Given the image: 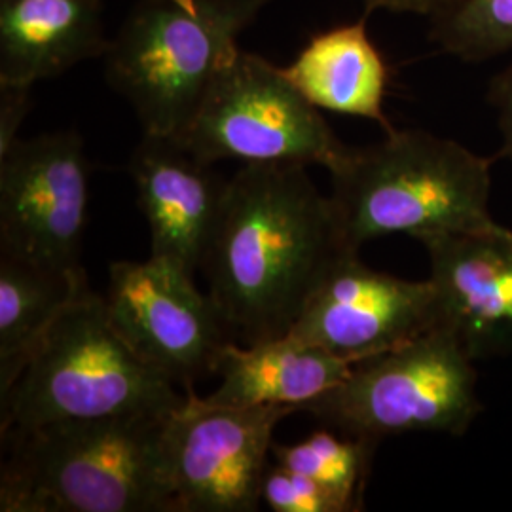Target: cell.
Listing matches in <instances>:
<instances>
[{
    "mask_svg": "<svg viewBox=\"0 0 512 512\" xmlns=\"http://www.w3.org/2000/svg\"><path fill=\"white\" fill-rule=\"evenodd\" d=\"M308 165L243 164L228 179L202 270L226 330L245 346L287 336L332 260L344 253Z\"/></svg>",
    "mask_w": 512,
    "mask_h": 512,
    "instance_id": "obj_1",
    "label": "cell"
},
{
    "mask_svg": "<svg viewBox=\"0 0 512 512\" xmlns=\"http://www.w3.org/2000/svg\"><path fill=\"white\" fill-rule=\"evenodd\" d=\"M492 164L454 139L393 129L376 145L349 148L330 173L338 238L359 253L372 239L463 234L495 226Z\"/></svg>",
    "mask_w": 512,
    "mask_h": 512,
    "instance_id": "obj_2",
    "label": "cell"
},
{
    "mask_svg": "<svg viewBox=\"0 0 512 512\" xmlns=\"http://www.w3.org/2000/svg\"><path fill=\"white\" fill-rule=\"evenodd\" d=\"M167 414L61 421L6 433L2 512H173Z\"/></svg>",
    "mask_w": 512,
    "mask_h": 512,
    "instance_id": "obj_3",
    "label": "cell"
},
{
    "mask_svg": "<svg viewBox=\"0 0 512 512\" xmlns=\"http://www.w3.org/2000/svg\"><path fill=\"white\" fill-rule=\"evenodd\" d=\"M165 372L141 357L90 285L57 317L18 382L0 395V435L61 421L97 420L181 408Z\"/></svg>",
    "mask_w": 512,
    "mask_h": 512,
    "instance_id": "obj_4",
    "label": "cell"
},
{
    "mask_svg": "<svg viewBox=\"0 0 512 512\" xmlns=\"http://www.w3.org/2000/svg\"><path fill=\"white\" fill-rule=\"evenodd\" d=\"M274 0H137L103 69L143 133L177 137L238 40Z\"/></svg>",
    "mask_w": 512,
    "mask_h": 512,
    "instance_id": "obj_5",
    "label": "cell"
},
{
    "mask_svg": "<svg viewBox=\"0 0 512 512\" xmlns=\"http://www.w3.org/2000/svg\"><path fill=\"white\" fill-rule=\"evenodd\" d=\"M475 363L450 330L435 327L359 361L300 412L372 442L408 433L463 437L484 412Z\"/></svg>",
    "mask_w": 512,
    "mask_h": 512,
    "instance_id": "obj_6",
    "label": "cell"
},
{
    "mask_svg": "<svg viewBox=\"0 0 512 512\" xmlns=\"http://www.w3.org/2000/svg\"><path fill=\"white\" fill-rule=\"evenodd\" d=\"M203 164L321 165L332 171L349 148L272 61L236 48L175 137Z\"/></svg>",
    "mask_w": 512,
    "mask_h": 512,
    "instance_id": "obj_7",
    "label": "cell"
},
{
    "mask_svg": "<svg viewBox=\"0 0 512 512\" xmlns=\"http://www.w3.org/2000/svg\"><path fill=\"white\" fill-rule=\"evenodd\" d=\"M291 406H215L194 391L165 425L173 512H255L274 429Z\"/></svg>",
    "mask_w": 512,
    "mask_h": 512,
    "instance_id": "obj_8",
    "label": "cell"
},
{
    "mask_svg": "<svg viewBox=\"0 0 512 512\" xmlns=\"http://www.w3.org/2000/svg\"><path fill=\"white\" fill-rule=\"evenodd\" d=\"M90 171L76 131L19 137L0 154V255L54 270L80 268Z\"/></svg>",
    "mask_w": 512,
    "mask_h": 512,
    "instance_id": "obj_9",
    "label": "cell"
},
{
    "mask_svg": "<svg viewBox=\"0 0 512 512\" xmlns=\"http://www.w3.org/2000/svg\"><path fill=\"white\" fill-rule=\"evenodd\" d=\"M105 300L133 349L186 391L196 378L215 372L230 342L219 311L209 294L198 291L194 275L160 258L112 262Z\"/></svg>",
    "mask_w": 512,
    "mask_h": 512,
    "instance_id": "obj_10",
    "label": "cell"
},
{
    "mask_svg": "<svg viewBox=\"0 0 512 512\" xmlns=\"http://www.w3.org/2000/svg\"><path fill=\"white\" fill-rule=\"evenodd\" d=\"M435 327L437 294L429 277L384 274L363 264L359 253L344 251L317 281L289 334L363 361Z\"/></svg>",
    "mask_w": 512,
    "mask_h": 512,
    "instance_id": "obj_11",
    "label": "cell"
},
{
    "mask_svg": "<svg viewBox=\"0 0 512 512\" xmlns=\"http://www.w3.org/2000/svg\"><path fill=\"white\" fill-rule=\"evenodd\" d=\"M429 256L439 327L473 361L512 355V230L499 222L416 239Z\"/></svg>",
    "mask_w": 512,
    "mask_h": 512,
    "instance_id": "obj_12",
    "label": "cell"
},
{
    "mask_svg": "<svg viewBox=\"0 0 512 512\" xmlns=\"http://www.w3.org/2000/svg\"><path fill=\"white\" fill-rule=\"evenodd\" d=\"M128 171L150 228V256L188 274L202 270L228 181L175 137L152 133L133 148Z\"/></svg>",
    "mask_w": 512,
    "mask_h": 512,
    "instance_id": "obj_13",
    "label": "cell"
},
{
    "mask_svg": "<svg viewBox=\"0 0 512 512\" xmlns=\"http://www.w3.org/2000/svg\"><path fill=\"white\" fill-rule=\"evenodd\" d=\"M103 0H0V82L35 86L103 59Z\"/></svg>",
    "mask_w": 512,
    "mask_h": 512,
    "instance_id": "obj_14",
    "label": "cell"
},
{
    "mask_svg": "<svg viewBox=\"0 0 512 512\" xmlns=\"http://www.w3.org/2000/svg\"><path fill=\"white\" fill-rule=\"evenodd\" d=\"M357 363L291 334L245 348L228 342L215 368L220 385L202 399L215 406H291L300 412L342 384Z\"/></svg>",
    "mask_w": 512,
    "mask_h": 512,
    "instance_id": "obj_15",
    "label": "cell"
},
{
    "mask_svg": "<svg viewBox=\"0 0 512 512\" xmlns=\"http://www.w3.org/2000/svg\"><path fill=\"white\" fill-rule=\"evenodd\" d=\"M363 18L311 35L281 73L315 109L365 118L385 133L393 124L385 114L389 67L368 37Z\"/></svg>",
    "mask_w": 512,
    "mask_h": 512,
    "instance_id": "obj_16",
    "label": "cell"
},
{
    "mask_svg": "<svg viewBox=\"0 0 512 512\" xmlns=\"http://www.w3.org/2000/svg\"><path fill=\"white\" fill-rule=\"evenodd\" d=\"M88 285L82 266L54 270L0 255V395L18 382L57 317Z\"/></svg>",
    "mask_w": 512,
    "mask_h": 512,
    "instance_id": "obj_17",
    "label": "cell"
},
{
    "mask_svg": "<svg viewBox=\"0 0 512 512\" xmlns=\"http://www.w3.org/2000/svg\"><path fill=\"white\" fill-rule=\"evenodd\" d=\"M378 442L330 431H317L294 444H274L275 461L294 473L308 476L336 495L349 512L363 509L366 478Z\"/></svg>",
    "mask_w": 512,
    "mask_h": 512,
    "instance_id": "obj_18",
    "label": "cell"
},
{
    "mask_svg": "<svg viewBox=\"0 0 512 512\" xmlns=\"http://www.w3.org/2000/svg\"><path fill=\"white\" fill-rule=\"evenodd\" d=\"M429 19L442 54L465 63L512 54V0H452Z\"/></svg>",
    "mask_w": 512,
    "mask_h": 512,
    "instance_id": "obj_19",
    "label": "cell"
},
{
    "mask_svg": "<svg viewBox=\"0 0 512 512\" xmlns=\"http://www.w3.org/2000/svg\"><path fill=\"white\" fill-rule=\"evenodd\" d=\"M262 501L274 512H349L348 507L308 476L270 463L262 482Z\"/></svg>",
    "mask_w": 512,
    "mask_h": 512,
    "instance_id": "obj_20",
    "label": "cell"
},
{
    "mask_svg": "<svg viewBox=\"0 0 512 512\" xmlns=\"http://www.w3.org/2000/svg\"><path fill=\"white\" fill-rule=\"evenodd\" d=\"M33 86L0 82V154L19 139V128L31 109Z\"/></svg>",
    "mask_w": 512,
    "mask_h": 512,
    "instance_id": "obj_21",
    "label": "cell"
},
{
    "mask_svg": "<svg viewBox=\"0 0 512 512\" xmlns=\"http://www.w3.org/2000/svg\"><path fill=\"white\" fill-rule=\"evenodd\" d=\"M488 101L494 107L497 128L501 135L499 158L512 162V63L492 80Z\"/></svg>",
    "mask_w": 512,
    "mask_h": 512,
    "instance_id": "obj_22",
    "label": "cell"
},
{
    "mask_svg": "<svg viewBox=\"0 0 512 512\" xmlns=\"http://www.w3.org/2000/svg\"><path fill=\"white\" fill-rule=\"evenodd\" d=\"M366 14L374 10H389L395 14H416L431 18L452 0H361Z\"/></svg>",
    "mask_w": 512,
    "mask_h": 512,
    "instance_id": "obj_23",
    "label": "cell"
}]
</instances>
